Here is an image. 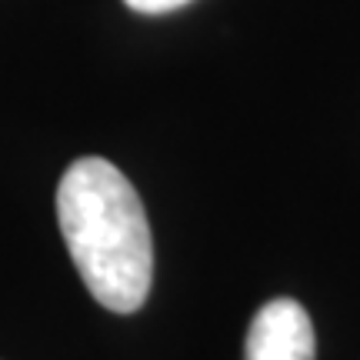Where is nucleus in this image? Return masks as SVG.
<instances>
[{
    "mask_svg": "<svg viewBox=\"0 0 360 360\" xmlns=\"http://www.w3.org/2000/svg\"><path fill=\"white\" fill-rule=\"evenodd\" d=\"M57 217L94 300L114 314L141 310L154 281V240L134 184L110 160L80 157L60 177Z\"/></svg>",
    "mask_w": 360,
    "mask_h": 360,
    "instance_id": "nucleus-1",
    "label": "nucleus"
},
{
    "mask_svg": "<svg viewBox=\"0 0 360 360\" xmlns=\"http://www.w3.org/2000/svg\"><path fill=\"white\" fill-rule=\"evenodd\" d=\"M317 340L310 314L290 297L267 300L250 321L244 344L247 360H314Z\"/></svg>",
    "mask_w": 360,
    "mask_h": 360,
    "instance_id": "nucleus-2",
    "label": "nucleus"
},
{
    "mask_svg": "<svg viewBox=\"0 0 360 360\" xmlns=\"http://www.w3.org/2000/svg\"><path fill=\"white\" fill-rule=\"evenodd\" d=\"M124 4L137 13H167L184 7V4H191V0H124Z\"/></svg>",
    "mask_w": 360,
    "mask_h": 360,
    "instance_id": "nucleus-3",
    "label": "nucleus"
}]
</instances>
